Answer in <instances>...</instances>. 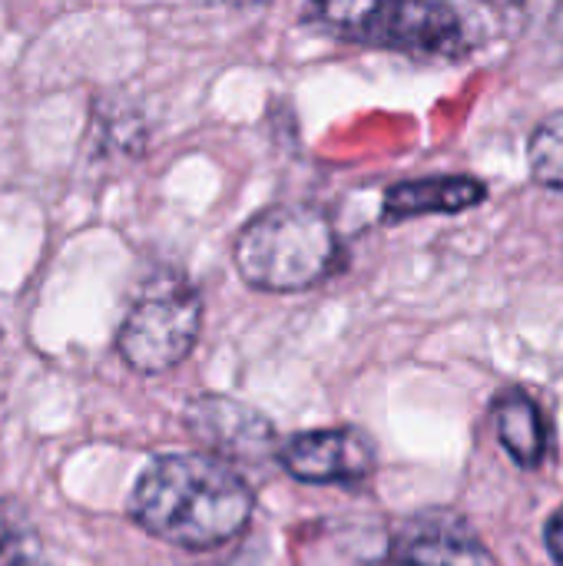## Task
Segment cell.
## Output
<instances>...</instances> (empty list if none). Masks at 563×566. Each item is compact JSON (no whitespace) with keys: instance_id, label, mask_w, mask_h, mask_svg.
Returning <instances> with one entry per match:
<instances>
[{"instance_id":"cell-1","label":"cell","mask_w":563,"mask_h":566,"mask_svg":"<svg viewBox=\"0 0 563 566\" xmlns=\"http://www.w3.org/2000/svg\"><path fill=\"white\" fill-rule=\"evenodd\" d=\"M256 497L249 484L212 454L156 458L133 488V521L186 551H209L239 537L252 517Z\"/></svg>"},{"instance_id":"cell-10","label":"cell","mask_w":563,"mask_h":566,"mask_svg":"<svg viewBox=\"0 0 563 566\" xmlns=\"http://www.w3.org/2000/svg\"><path fill=\"white\" fill-rule=\"evenodd\" d=\"M0 566H50L33 521L13 501H0Z\"/></svg>"},{"instance_id":"cell-6","label":"cell","mask_w":563,"mask_h":566,"mask_svg":"<svg viewBox=\"0 0 563 566\" xmlns=\"http://www.w3.org/2000/svg\"><path fill=\"white\" fill-rule=\"evenodd\" d=\"M189 434L216 451L212 458L229 461H262L275 448V428L256 408L226 398V395H202L186 408Z\"/></svg>"},{"instance_id":"cell-4","label":"cell","mask_w":563,"mask_h":566,"mask_svg":"<svg viewBox=\"0 0 563 566\" xmlns=\"http://www.w3.org/2000/svg\"><path fill=\"white\" fill-rule=\"evenodd\" d=\"M202 328V298L183 275H159L126 312L116 352L139 375L176 368L196 345Z\"/></svg>"},{"instance_id":"cell-8","label":"cell","mask_w":563,"mask_h":566,"mask_svg":"<svg viewBox=\"0 0 563 566\" xmlns=\"http://www.w3.org/2000/svg\"><path fill=\"white\" fill-rule=\"evenodd\" d=\"M488 189L471 176H431L398 182L385 192V219H415V216H455L484 202Z\"/></svg>"},{"instance_id":"cell-12","label":"cell","mask_w":563,"mask_h":566,"mask_svg":"<svg viewBox=\"0 0 563 566\" xmlns=\"http://www.w3.org/2000/svg\"><path fill=\"white\" fill-rule=\"evenodd\" d=\"M544 544H548L551 557L563 566V511L551 517V524H548V531H544Z\"/></svg>"},{"instance_id":"cell-11","label":"cell","mask_w":563,"mask_h":566,"mask_svg":"<svg viewBox=\"0 0 563 566\" xmlns=\"http://www.w3.org/2000/svg\"><path fill=\"white\" fill-rule=\"evenodd\" d=\"M531 172L541 186L563 192V109L538 123L528 143Z\"/></svg>"},{"instance_id":"cell-3","label":"cell","mask_w":563,"mask_h":566,"mask_svg":"<svg viewBox=\"0 0 563 566\" xmlns=\"http://www.w3.org/2000/svg\"><path fill=\"white\" fill-rule=\"evenodd\" d=\"M309 20L338 33L352 43L398 50L411 56L455 60L471 46L468 20L448 3H418V0H388V3H319L305 10Z\"/></svg>"},{"instance_id":"cell-7","label":"cell","mask_w":563,"mask_h":566,"mask_svg":"<svg viewBox=\"0 0 563 566\" xmlns=\"http://www.w3.org/2000/svg\"><path fill=\"white\" fill-rule=\"evenodd\" d=\"M388 566H491L478 541L448 517H418L392 544Z\"/></svg>"},{"instance_id":"cell-5","label":"cell","mask_w":563,"mask_h":566,"mask_svg":"<svg viewBox=\"0 0 563 566\" xmlns=\"http://www.w3.org/2000/svg\"><path fill=\"white\" fill-rule=\"evenodd\" d=\"M279 464L302 484H362L375 471V444L358 428H325L295 434Z\"/></svg>"},{"instance_id":"cell-13","label":"cell","mask_w":563,"mask_h":566,"mask_svg":"<svg viewBox=\"0 0 563 566\" xmlns=\"http://www.w3.org/2000/svg\"><path fill=\"white\" fill-rule=\"evenodd\" d=\"M554 33L561 36V46H563V7H557V13H554Z\"/></svg>"},{"instance_id":"cell-2","label":"cell","mask_w":563,"mask_h":566,"mask_svg":"<svg viewBox=\"0 0 563 566\" xmlns=\"http://www.w3.org/2000/svg\"><path fill=\"white\" fill-rule=\"evenodd\" d=\"M239 275L262 292H305L338 262L332 219L312 206H269L256 212L232 245Z\"/></svg>"},{"instance_id":"cell-9","label":"cell","mask_w":563,"mask_h":566,"mask_svg":"<svg viewBox=\"0 0 563 566\" xmlns=\"http://www.w3.org/2000/svg\"><path fill=\"white\" fill-rule=\"evenodd\" d=\"M494 428H498V441L504 444V451L521 468H538L544 461V454H548L544 415H541V408L528 395L511 391V395L498 398V405H494Z\"/></svg>"}]
</instances>
